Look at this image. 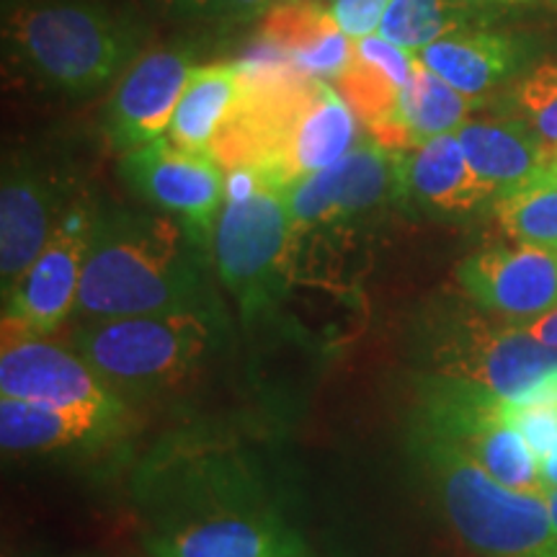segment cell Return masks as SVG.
<instances>
[{
	"instance_id": "obj_1",
	"label": "cell",
	"mask_w": 557,
	"mask_h": 557,
	"mask_svg": "<svg viewBox=\"0 0 557 557\" xmlns=\"http://www.w3.org/2000/svg\"><path fill=\"white\" fill-rule=\"evenodd\" d=\"M150 557H305L259 459L233 438L165 436L132 480Z\"/></svg>"
},
{
	"instance_id": "obj_2",
	"label": "cell",
	"mask_w": 557,
	"mask_h": 557,
	"mask_svg": "<svg viewBox=\"0 0 557 557\" xmlns=\"http://www.w3.org/2000/svg\"><path fill=\"white\" fill-rule=\"evenodd\" d=\"M209 256L169 214L101 209L94 214L75 312L88 323L181 310L220 312L207 282Z\"/></svg>"
},
{
	"instance_id": "obj_3",
	"label": "cell",
	"mask_w": 557,
	"mask_h": 557,
	"mask_svg": "<svg viewBox=\"0 0 557 557\" xmlns=\"http://www.w3.org/2000/svg\"><path fill=\"white\" fill-rule=\"evenodd\" d=\"M408 357L416 372L472 382L508 403H557V348L519 323H493L475 302H423L408 325Z\"/></svg>"
},
{
	"instance_id": "obj_4",
	"label": "cell",
	"mask_w": 557,
	"mask_h": 557,
	"mask_svg": "<svg viewBox=\"0 0 557 557\" xmlns=\"http://www.w3.org/2000/svg\"><path fill=\"white\" fill-rule=\"evenodd\" d=\"M5 58L26 78L67 96L120 81L148 29L127 9L99 0H41L5 11Z\"/></svg>"
},
{
	"instance_id": "obj_5",
	"label": "cell",
	"mask_w": 557,
	"mask_h": 557,
	"mask_svg": "<svg viewBox=\"0 0 557 557\" xmlns=\"http://www.w3.org/2000/svg\"><path fill=\"white\" fill-rule=\"evenodd\" d=\"M408 444L449 527L478 557H542L555 545L545 496L498 483L475 459L421 431L408 429Z\"/></svg>"
},
{
	"instance_id": "obj_6",
	"label": "cell",
	"mask_w": 557,
	"mask_h": 557,
	"mask_svg": "<svg viewBox=\"0 0 557 557\" xmlns=\"http://www.w3.org/2000/svg\"><path fill=\"white\" fill-rule=\"evenodd\" d=\"M222 312L181 310L90 320L75 333V351L116 395H148L197 374L218 348Z\"/></svg>"
},
{
	"instance_id": "obj_7",
	"label": "cell",
	"mask_w": 557,
	"mask_h": 557,
	"mask_svg": "<svg viewBox=\"0 0 557 557\" xmlns=\"http://www.w3.org/2000/svg\"><path fill=\"white\" fill-rule=\"evenodd\" d=\"M410 431L449 444L513 491L547 498L537 455L508 421L506 400L491 389L416 372Z\"/></svg>"
},
{
	"instance_id": "obj_8",
	"label": "cell",
	"mask_w": 557,
	"mask_h": 557,
	"mask_svg": "<svg viewBox=\"0 0 557 557\" xmlns=\"http://www.w3.org/2000/svg\"><path fill=\"white\" fill-rule=\"evenodd\" d=\"M295 230L282 186L269 184L222 207L212 235V261L246 320L267 315L282 299Z\"/></svg>"
},
{
	"instance_id": "obj_9",
	"label": "cell",
	"mask_w": 557,
	"mask_h": 557,
	"mask_svg": "<svg viewBox=\"0 0 557 557\" xmlns=\"http://www.w3.org/2000/svg\"><path fill=\"white\" fill-rule=\"evenodd\" d=\"M129 189L158 212L178 220L212 253V235L225 207V169L212 156L189 152L169 137L124 152L120 165Z\"/></svg>"
},
{
	"instance_id": "obj_10",
	"label": "cell",
	"mask_w": 557,
	"mask_h": 557,
	"mask_svg": "<svg viewBox=\"0 0 557 557\" xmlns=\"http://www.w3.org/2000/svg\"><path fill=\"white\" fill-rule=\"evenodd\" d=\"M3 398L45 403L54 408H122L124 400L99 377L75 348L47 336L3 325L0 354Z\"/></svg>"
},
{
	"instance_id": "obj_11",
	"label": "cell",
	"mask_w": 557,
	"mask_h": 557,
	"mask_svg": "<svg viewBox=\"0 0 557 557\" xmlns=\"http://www.w3.org/2000/svg\"><path fill=\"white\" fill-rule=\"evenodd\" d=\"M94 212L73 207L60 222L39 259L3 297V325L37 336H50L78 308Z\"/></svg>"
},
{
	"instance_id": "obj_12",
	"label": "cell",
	"mask_w": 557,
	"mask_h": 557,
	"mask_svg": "<svg viewBox=\"0 0 557 557\" xmlns=\"http://www.w3.org/2000/svg\"><path fill=\"white\" fill-rule=\"evenodd\" d=\"M400 199V152L361 143L329 169L297 178L287 189L295 225H336Z\"/></svg>"
},
{
	"instance_id": "obj_13",
	"label": "cell",
	"mask_w": 557,
	"mask_h": 557,
	"mask_svg": "<svg viewBox=\"0 0 557 557\" xmlns=\"http://www.w3.org/2000/svg\"><path fill=\"white\" fill-rule=\"evenodd\" d=\"M75 205H67V184L45 163L13 158L0 186V278L3 297L29 271Z\"/></svg>"
},
{
	"instance_id": "obj_14",
	"label": "cell",
	"mask_w": 557,
	"mask_h": 557,
	"mask_svg": "<svg viewBox=\"0 0 557 557\" xmlns=\"http://www.w3.org/2000/svg\"><path fill=\"white\" fill-rule=\"evenodd\" d=\"M189 50H150L132 62L103 109V135L120 152L163 139L191 81Z\"/></svg>"
},
{
	"instance_id": "obj_15",
	"label": "cell",
	"mask_w": 557,
	"mask_h": 557,
	"mask_svg": "<svg viewBox=\"0 0 557 557\" xmlns=\"http://www.w3.org/2000/svg\"><path fill=\"white\" fill-rule=\"evenodd\" d=\"M457 282L480 310L529 323L557 308V250L483 248L459 261Z\"/></svg>"
},
{
	"instance_id": "obj_16",
	"label": "cell",
	"mask_w": 557,
	"mask_h": 557,
	"mask_svg": "<svg viewBox=\"0 0 557 557\" xmlns=\"http://www.w3.org/2000/svg\"><path fill=\"white\" fill-rule=\"evenodd\" d=\"M127 429L122 408H54L16 398L0 400V447L13 457L90 451L114 444Z\"/></svg>"
},
{
	"instance_id": "obj_17",
	"label": "cell",
	"mask_w": 557,
	"mask_h": 557,
	"mask_svg": "<svg viewBox=\"0 0 557 557\" xmlns=\"http://www.w3.org/2000/svg\"><path fill=\"white\" fill-rule=\"evenodd\" d=\"M400 199L442 218H462L496 199L478 176L455 135H442L400 152Z\"/></svg>"
},
{
	"instance_id": "obj_18",
	"label": "cell",
	"mask_w": 557,
	"mask_h": 557,
	"mask_svg": "<svg viewBox=\"0 0 557 557\" xmlns=\"http://www.w3.org/2000/svg\"><path fill=\"white\" fill-rule=\"evenodd\" d=\"M465 156L493 191L529 184L555 165V148L521 116H478L457 129Z\"/></svg>"
},
{
	"instance_id": "obj_19",
	"label": "cell",
	"mask_w": 557,
	"mask_h": 557,
	"mask_svg": "<svg viewBox=\"0 0 557 557\" xmlns=\"http://www.w3.org/2000/svg\"><path fill=\"white\" fill-rule=\"evenodd\" d=\"M416 58L472 101H483L487 94L517 78L527 65L521 39L480 26L447 34Z\"/></svg>"
},
{
	"instance_id": "obj_20",
	"label": "cell",
	"mask_w": 557,
	"mask_h": 557,
	"mask_svg": "<svg viewBox=\"0 0 557 557\" xmlns=\"http://www.w3.org/2000/svg\"><path fill=\"white\" fill-rule=\"evenodd\" d=\"M240 101V75L235 62H209L194 67L189 86L173 114L169 139L189 152L212 156L214 139L225 129Z\"/></svg>"
},
{
	"instance_id": "obj_21",
	"label": "cell",
	"mask_w": 557,
	"mask_h": 557,
	"mask_svg": "<svg viewBox=\"0 0 557 557\" xmlns=\"http://www.w3.org/2000/svg\"><path fill=\"white\" fill-rule=\"evenodd\" d=\"M361 145L359 116L344 101L336 86L320 83L315 99L297 124L289 145V169L295 181L338 163Z\"/></svg>"
},
{
	"instance_id": "obj_22",
	"label": "cell",
	"mask_w": 557,
	"mask_h": 557,
	"mask_svg": "<svg viewBox=\"0 0 557 557\" xmlns=\"http://www.w3.org/2000/svg\"><path fill=\"white\" fill-rule=\"evenodd\" d=\"M475 107L478 101L459 94L416 58L413 75L400 90V120L413 148L434 137L455 135L470 120V111Z\"/></svg>"
},
{
	"instance_id": "obj_23",
	"label": "cell",
	"mask_w": 557,
	"mask_h": 557,
	"mask_svg": "<svg viewBox=\"0 0 557 557\" xmlns=\"http://www.w3.org/2000/svg\"><path fill=\"white\" fill-rule=\"evenodd\" d=\"M493 212L519 246L557 250V165L524 186L498 194Z\"/></svg>"
},
{
	"instance_id": "obj_24",
	"label": "cell",
	"mask_w": 557,
	"mask_h": 557,
	"mask_svg": "<svg viewBox=\"0 0 557 557\" xmlns=\"http://www.w3.org/2000/svg\"><path fill=\"white\" fill-rule=\"evenodd\" d=\"M475 13L462 0H393L380 24V37L418 54L447 34L470 29Z\"/></svg>"
},
{
	"instance_id": "obj_25",
	"label": "cell",
	"mask_w": 557,
	"mask_h": 557,
	"mask_svg": "<svg viewBox=\"0 0 557 557\" xmlns=\"http://www.w3.org/2000/svg\"><path fill=\"white\" fill-rule=\"evenodd\" d=\"M338 29L325 3H308V0H278L259 24V37L284 47L289 54L308 50Z\"/></svg>"
},
{
	"instance_id": "obj_26",
	"label": "cell",
	"mask_w": 557,
	"mask_h": 557,
	"mask_svg": "<svg viewBox=\"0 0 557 557\" xmlns=\"http://www.w3.org/2000/svg\"><path fill=\"white\" fill-rule=\"evenodd\" d=\"M513 107L547 145L557 148V60L542 62L513 86Z\"/></svg>"
},
{
	"instance_id": "obj_27",
	"label": "cell",
	"mask_w": 557,
	"mask_h": 557,
	"mask_svg": "<svg viewBox=\"0 0 557 557\" xmlns=\"http://www.w3.org/2000/svg\"><path fill=\"white\" fill-rule=\"evenodd\" d=\"M178 18L207 26H240L263 18L278 0H163Z\"/></svg>"
},
{
	"instance_id": "obj_28",
	"label": "cell",
	"mask_w": 557,
	"mask_h": 557,
	"mask_svg": "<svg viewBox=\"0 0 557 557\" xmlns=\"http://www.w3.org/2000/svg\"><path fill=\"white\" fill-rule=\"evenodd\" d=\"M354 58H357L354 39H348L341 29H333L323 39L315 41V45L308 47V50L292 54V62H295L299 73L308 75L312 81L336 83L346 73V67L351 65Z\"/></svg>"
},
{
	"instance_id": "obj_29",
	"label": "cell",
	"mask_w": 557,
	"mask_h": 557,
	"mask_svg": "<svg viewBox=\"0 0 557 557\" xmlns=\"http://www.w3.org/2000/svg\"><path fill=\"white\" fill-rule=\"evenodd\" d=\"M506 416L517 426L519 434L524 436V442L532 447L537 459L557 447V403L519 406V403L506 400Z\"/></svg>"
},
{
	"instance_id": "obj_30",
	"label": "cell",
	"mask_w": 557,
	"mask_h": 557,
	"mask_svg": "<svg viewBox=\"0 0 557 557\" xmlns=\"http://www.w3.org/2000/svg\"><path fill=\"white\" fill-rule=\"evenodd\" d=\"M393 0H331V16L348 39L359 41L380 32Z\"/></svg>"
},
{
	"instance_id": "obj_31",
	"label": "cell",
	"mask_w": 557,
	"mask_h": 557,
	"mask_svg": "<svg viewBox=\"0 0 557 557\" xmlns=\"http://www.w3.org/2000/svg\"><path fill=\"white\" fill-rule=\"evenodd\" d=\"M354 47H357L359 60H364V62H369V65L382 70V73H385L387 78L395 83V86H400V88L408 86L410 75H413L416 54H410L408 50H403V47L393 45V41L380 37V34H372V37L354 41Z\"/></svg>"
},
{
	"instance_id": "obj_32",
	"label": "cell",
	"mask_w": 557,
	"mask_h": 557,
	"mask_svg": "<svg viewBox=\"0 0 557 557\" xmlns=\"http://www.w3.org/2000/svg\"><path fill=\"white\" fill-rule=\"evenodd\" d=\"M519 325L534 341H540V344L557 348V308L545 312V315H540L537 320H529V323H519Z\"/></svg>"
},
{
	"instance_id": "obj_33",
	"label": "cell",
	"mask_w": 557,
	"mask_h": 557,
	"mask_svg": "<svg viewBox=\"0 0 557 557\" xmlns=\"http://www.w3.org/2000/svg\"><path fill=\"white\" fill-rule=\"evenodd\" d=\"M540 475L542 483H545L547 496L557 491V447L540 459Z\"/></svg>"
},
{
	"instance_id": "obj_34",
	"label": "cell",
	"mask_w": 557,
	"mask_h": 557,
	"mask_svg": "<svg viewBox=\"0 0 557 557\" xmlns=\"http://www.w3.org/2000/svg\"><path fill=\"white\" fill-rule=\"evenodd\" d=\"M470 9L483 11V9H511V5H524L529 0H462Z\"/></svg>"
},
{
	"instance_id": "obj_35",
	"label": "cell",
	"mask_w": 557,
	"mask_h": 557,
	"mask_svg": "<svg viewBox=\"0 0 557 557\" xmlns=\"http://www.w3.org/2000/svg\"><path fill=\"white\" fill-rule=\"evenodd\" d=\"M547 504H549V517H553L555 537H557V491H555V493H549V496H547Z\"/></svg>"
},
{
	"instance_id": "obj_36",
	"label": "cell",
	"mask_w": 557,
	"mask_h": 557,
	"mask_svg": "<svg viewBox=\"0 0 557 557\" xmlns=\"http://www.w3.org/2000/svg\"><path fill=\"white\" fill-rule=\"evenodd\" d=\"M26 3H41V0H3V5H5V11L11 9H18V5H26Z\"/></svg>"
},
{
	"instance_id": "obj_37",
	"label": "cell",
	"mask_w": 557,
	"mask_h": 557,
	"mask_svg": "<svg viewBox=\"0 0 557 557\" xmlns=\"http://www.w3.org/2000/svg\"><path fill=\"white\" fill-rule=\"evenodd\" d=\"M542 557H557V540H555V545H553V547H549V549H547V553H545V555H542Z\"/></svg>"
},
{
	"instance_id": "obj_38",
	"label": "cell",
	"mask_w": 557,
	"mask_h": 557,
	"mask_svg": "<svg viewBox=\"0 0 557 557\" xmlns=\"http://www.w3.org/2000/svg\"><path fill=\"white\" fill-rule=\"evenodd\" d=\"M308 3H325V0H308Z\"/></svg>"
},
{
	"instance_id": "obj_39",
	"label": "cell",
	"mask_w": 557,
	"mask_h": 557,
	"mask_svg": "<svg viewBox=\"0 0 557 557\" xmlns=\"http://www.w3.org/2000/svg\"><path fill=\"white\" fill-rule=\"evenodd\" d=\"M555 165H557V148H555Z\"/></svg>"
},
{
	"instance_id": "obj_40",
	"label": "cell",
	"mask_w": 557,
	"mask_h": 557,
	"mask_svg": "<svg viewBox=\"0 0 557 557\" xmlns=\"http://www.w3.org/2000/svg\"><path fill=\"white\" fill-rule=\"evenodd\" d=\"M305 557H310V555H305Z\"/></svg>"
}]
</instances>
